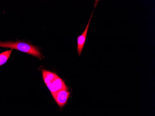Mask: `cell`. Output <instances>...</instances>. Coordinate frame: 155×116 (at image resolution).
I'll list each match as a JSON object with an SVG mask.
<instances>
[{
	"label": "cell",
	"mask_w": 155,
	"mask_h": 116,
	"mask_svg": "<svg viewBox=\"0 0 155 116\" xmlns=\"http://www.w3.org/2000/svg\"><path fill=\"white\" fill-rule=\"evenodd\" d=\"M43 81L52 95L62 89H68L62 79L54 72L43 69L42 70Z\"/></svg>",
	"instance_id": "6da1fadb"
},
{
	"label": "cell",
	"mask_w": 155,
	"mask_h": 116,
	"mask_svg": "<svg viewBox=\"0 0 155 116\" xmlns=\"http://www.w3.org/2000/svg\"><path fill=\"white\" fill-rule=\"evenodd\" d=\"M0 47L17 50L21 52L32 55L38 58L40 60H41V54L38 48L28 43L19 41L0 42Z\"/></svg>",
	"instance_id": "7a4b0ae2"
},
{
	"label": "cell",
	"mask_w": 155,
	"mask_h": 116,
	"mask_svg": "<svg viewBox=\"0 0 155 116\" xmlns=\"http://www.w3.org/2000/svg\"><path fill=\"white\" fill-rule=\"evenodd\" d=\"M70 95V92L68 89H62L52 96L58 105L60 107H62L67 104Z\"/></svg>",
	"instance_id": "3957f363"
},
{
	"label": "cell",
	"mask_w": 155,
	"mask_h": 116,
	"mask_svg": "<svg viewBox=\"0 0 155 116\" xmlns=\"http://www.w3.org/2000/svg\"><path fill=\"white\" fill-rule=\"evenodd\" d=\"M93 13H94V10H93V12L91 13L89 21L87 25L85 30H84L82 34L81 35L79 36V37H78L77 38V51L79 56L81 55V53L82 51L84 46V43L86 41L88 29L91 20V17L93 16Z\"/></svg>",
	"instance_id": "277c9868"
},
{
	"label": "cell",
	"mask_w": 155,
	"mask_h": 116,
	"mask_svg": "<svg viewBox=\"0 0 155 116\" xmlns=\"http://www.w3.org/2000/svg\"><path fill=\"white\" fill-rule=\"evenodd\" d=\"M12 51V49L5 51L0 54V67L5 64L7 61H8L11 55Z\"/></svg>",
	"instance_id": "5b68a950"
}]
</instances>
